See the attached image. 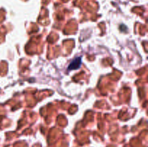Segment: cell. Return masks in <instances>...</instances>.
<instances>
[{
    "label": "cell",
    "mask_w": 148,
    "mask_h": 147,
    "mask_svg": "<svg viewBox=\"0 0 148 147\" xmlns=\"http://www.w3.org/2000/svg\"><path fill=\"white\" fill-rule=\"evenodd\" d=\"M81 63H82V58H76L71 62V63L68 66V69L69 70H75V69H79L81 66Z\"/></svg>",
    "instance_id": "cell-1"
}]
</instances>
